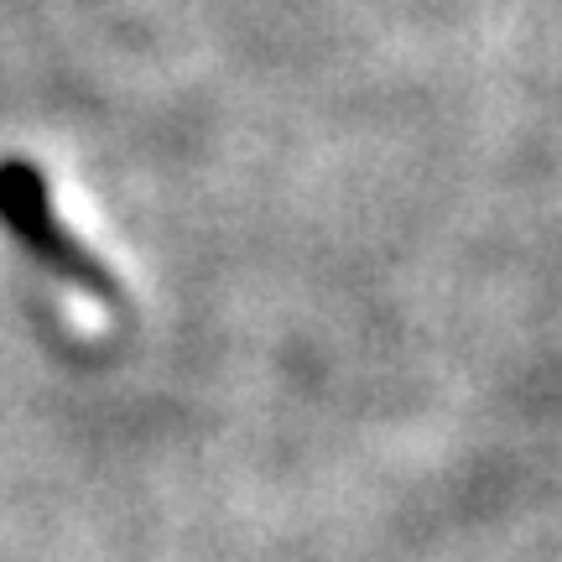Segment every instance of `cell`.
Returning <instances> with one entry per match:
<instances>
[{"label": "cell", "mask_w": 562, "mask_h": 562, "mask_svg": "<svg viewBox=\"0 0 562 562\" xmlns=\"http://www.w3.org/2000/svg\"><path fill=\"white\" fill-rule=\"evenodd\" d=\"M0 229L58 281L94 302H121V277L58 220L32 157H0Z\"/></svg>", "instance_id": "cell-1"}]
</instances>
